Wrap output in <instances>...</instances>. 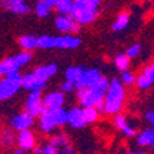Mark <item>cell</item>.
Returning a JSON list of instances; mask_svg holds the SVG:
<instances>
[{"label":"cell","instance_id":"obj_26","mask_svg":"<svg viewBox=\"0 0 154 154\" xmlns=\"http://www.w3.org/2000/svg\"><path fill=\"white\" fill-rule=\"evenodd\" d=\"M83 69H85V67H82V65L69 67V68L65 71V78H67V81H69V82H72L75 85V83L78 82V79H79V76H81Z\"/></svg>","mask_w":154,"mask_h":154},{"label":"cell","instance_id":"obj_33","mask_svg":"<svg viewBox=\"0 0 154 154\" xmlns=\"http://www.w3.org/2000/svg\"><path fill=\"white\" fill-rule=\"evenodd\" d=\"M89 4H90V0H74V2H72L71 13L76 17V15H78L79 13H82Z\"/></svg>","mask_w":154,"mask_h":154},{"label":"cell","instance_id":"obj_36","mask_svg":"<svg viewBox=\"0 0 154 154\" xmlns=\"http://www.w3.org/2000/svg\"><path fill=\"white\" fill-rule=\"evenodd\" d=\"M140 51H142V45H139V43H135V45H132L131 47H128V50H126V56H128L129 58H136L137 56L140 54Z\"/></svg>","mask_w":154,"mask_h":154},{"label":"cell","instance_id":"obj_37","mask_svg":"<svg viewBox=\"0 0 154 154\" xmlns=\"http://www.w3.org/2000/svg\"><path fill=\"white\" fill-rule=\"evenodd\" d=\"M61 92H64V93H71L72 90L75 89V85L72 82H69V81H65V82L61 83Z\"/></svg>","mask_w":154,"mask_h":154},{"label":"cell","instance_id":"obj_27","mask_svg":"<svg viewBox=\"0 0 154 154\" xmlns=\"http://www.w3.org/2000/svg\"><path fill=\"white\" fill-rule=\"evenodd\" d=\"M36 45L40 49H54L56 47V36H50V35L39 36L38 40H36Z\"/></svg>","mask_w":154,"mask_h":154},{"label":"cell","instance_id":"obj_31","mask_svg":"<svg viewBox=\"0 0 154 154\" xmlns=\"http://www.w3.org/2000/svg\"><path fill=\"white\" fill-rule=\"evenodd\" d=\"M72 2L74 0H56L54 7L57 8V11L60 14H68L69 11H71Z\"/></svg>","mask_w":154,"mask_h":154},{"label":"cell","instance_id":"obj_2","mask_svg":"<svg viewBox=\"0 0 154 154\" xmlns=\"http://www.w3.org/2000/svg\"><path fill=\"white\" fill-rule=\"evenodd\" d=\"M125 104V88L119 79H112L108 83L107 92L103 99V112L107 115H115L122 111Z\"/></svg>","mask_w":154,"mask_h":154},{"label":"cell","instance_id":"obj_32","mask_svg":"<svg viewBox=\"0 0 154 154\" xmlns=\"http://www.w3.org/2000/svg\"><path fill=\"white\" fill-rule=\"evenodd\" d=\"M14 58H15V61H17L18 67L21 68V67L26 65V64L29 63V61L32 60V54H31V51H28V50H22L21 53L15 54Z\"/></svg>","mask_w":154,"mask_h":154},{"label":"cell","instance_id":"obj_1","mask_svg":"<svg viewBox=\"0 0 154 154\" xmlns=\"http://www.w3.org/2000/svg\"><path fill=\"white\" fill-rule=\"evenodd\" d=\"M108 83H110V81L100 74L99 78L93 83H90L88 88L78 89V100L81 103V106L82 107H88V106L99 107V106H101L104 94L107 92Z\"/></svg>","mask_w":154,"mask_h":154},{"label":"cell","instance_id":"obj_22","mask_svg":"<svg viewBox=\"0 0 154 154\" xmlns=\"http://www.w3.org/2000/svg\"><path fill=\"white\" fill-rule=\"evenodd\" d=\"M82 111H83V117H85L86 124H93V122H96L97 119H99V117H100V111H99V108L94 107V106L83 107Z\"/></svg>","mask_w":154,"mask_h":154},{"label":"cell","instance_id":"obj_34","mask_svg":"<svg viewBox=\"0 0 154 154\" xmlns=\"http://www.w3.org/2000/svg\"><path fill=\"white\" fill-rule=\"evenodd\" d=\"M33 151H35V153H40V154H57L58 153L57 147L54 146L51 142H50V143L43 144V146H40V147H36L35 146Z\"/></svg>","mask_w":154,"mask_h":154},{"label":"cell","instance_id":"obj_11","mask_svg":"<svg viewBox=\"0 0 154 154\" xmlns=\"http://www.w3.org/2000/svg\"><path fill=\"white\" fill-rule=\"evenodd\" d=\"M0 3L6 10L13 11V13H15L18 15L28 14L31 11V7L25 3V0H2Z\"/></svg>","mask_w":154,"mask_h":154},{"label":"cell","instance_id":"obj_16","mask_svg":"<svg viewBox=\"0 0 154 154\" xmlns=\"http://www.w3.org/2000/svg\"><path fill=\"white\" fill-rule=\"evenodd\" d=\"M57 71H58V68H57V65L56 64H46V65H40V67H38V68L33 71V74H35L39 79L46 81L47 82L51 76L56 75V72Z\"/></svg>","mask_w":154,"mask_h":154},{"label":"cell","instance_id":"obj_8","mask_svg":"<svg viewBox=\"0 0 154 154\" xmlns=\"http://www.w3.org/2000/svg\"><path fill=\"white\" fill-rule=\"evenodd\" d=\"M15 140H17V143H18V147L25 151L33 150L36 146V137L29 129L20 131V133H18V136Z\"/></svg>","mask_w":154,"mask_h":154},{"label":"cell","instance_id":"obj_7","mask_svg":"<svg viewBox=\"0 0 154 154\" xmlns=\"http://www.w3.org/2000/svg\"><path fill=\"white\" fill-rule=\"evenodd\" d=\"M135 82L139 89H149L154 85V63H151L140 72L139 76L135 79Z\"/></svg>","mask_w":154,"mask_h":154},{"label":"cell","instance_id":"obj_18","mask_svg":"<svg viewBox=\"0 0 154 154\" xmlns=\"http://www.w3.org/2000/svg\"><path fill=\"white\" fill-rule=\"evenodd\" d=\"M51 143L54 144V146L57 147L58 153H65V154H71L72 149H71V142H69V139L65 135H57L56 137H53L51 139Z\"/></svg>","mask_w":154,"mask_h":154},{"label":"cell","instance_id":"obj_25","mask_svg":"<svg viewBox=\"0 0 154 154\" xmlns=\"http://www.w3.org/2000/svg\"><path fill=\"white\" fill-rule=\"evenodd\" d=\"M36 40H38V38H35V36H32V35H24L18 39V43H20V46H21L24 50L31 51V50H33L35 47H38Z\"/></svg>","mask_w":154,"mask_h":154},{"label":"cell","instance_id":"obj_38","mask_svg":"<svg viewBox=\"0 0 154 154\" xmlns=\"http://www.w3.org/2000/svg\"><path fill=\"white\" fill-rule=\"evenodd\" d=\"M146 119L154 126V111H147L146 112Z\"/></svg>","mask_w":154,"mask_h":154},{"label":"cell","instance_id":"obj_15","mask_svg":"<svg viewBox=\"0 0 154 154\" xmlns=\"http://www.w3.org/2000/svg\"><path fill=\"white\" fill-rule=\"evenodd\" d=\"M114 125L117 126V129H119V131H121L124 136H126V137L136 136V129L133 128V126L128 122V119H126L124 115L119 114V112H118V114H115Z\"/></svg>","mask_w":154,"mask_h":154},{"label":"cell","instance_id":"obj_35","mask_svg":"<svg viewBox=\"0 0 154 154\" xmlns=\"http://www.w3.org/2000/svg\"><path fill=\"white\" fill-rule=\"evenodd\" d=\"M135 75H133L131 71H128V69H125V71H121V78H119V81H121V83L124 86H131L135 83Z\"/></svg>","mask_w":154,"mask_h":154},{"label":"cell","instance_id":"obj_40","mask_svg":"<svg viewBox=\"0 0 154 154\" xmlns=\"http://www.w3.org/2000/svg\"><path fill=\"white\" fill-rule=\"evenodd\" d=\"M15 154H24L25 153V150H22V149H17V150H14Z\"/></svg>","mask_w":154,"mask_h":154},{"label":"cell","instance_id":"obj_20","mask_svg":"<svg viewBox=\"0 0 154 154\" xmlns=\"http://www.w3.org/2000/svg\"><path fill=\"white\" fill-rule=\"evenodd\" d=\"M75 20H71L67 14H61L60 17L56 18V28L57 31L63 33H71V28H72V22Z\"/></svg>","mask_w":154,"mask_h":154},{"label":"cell","instance_id":"obj_12","mask_svg":"<svg viewBox=\"0 0 154 154\" xmlns=\"http://www.w3.org/2000/svg\"><path fill=\"white\" fill-rule=\"evenodd\" d=\"M46 86V81H42L33 74V72H28L21 78V88L26 90H35V89H40Z\"/></svg>","mask_w":154,"mask_h":154},{"label":"cell","instance_id":"obj_24","mask_svg":"<svg viewBox=\"0 0 154 154\" xmlns=\"http://www.w3.org/2000/svg\"><path fill=\"white\" fill-rule=\"evenodd\" d=\"M51 114H53L56 126H64L67 124V110L63 107L51 108Z\"/></svg>","mask_w":154,"mask_h":154},{"label":"cell","instance_id":"obj_19","mask_svg":"<svg viewBox=\"0 0 154 154\" xmlns=\"http://www.w3.org/2000/svg\"><path fill=\"white\" fill-rule=\"evenodd\" d=\"M18 69H20V67H18L14 57H7L0 61V76H6L7 74L13 71H18Z\"/></svg>","mask_w":154,"mask_h":154},{"label":"cell","instance_id":"obj_29","mask_svg":"<svg viewBox=\"0 0 154 154\" xmlns=\"http://www.w3.org/2000/svg\"><path fill=\"white\" fill-rule=\"evenodd\" d=\"M35 13H36V15H38L39 18H46V17L50 15L51 7L49 6V4H46L45 2L40 0L39 3H36V6H35Z\"/></svg>","mask_w":154,"mask_h":154},{"label":"cell","instance_id":"obj_17","mask_svg":"<svg viewBox=\"0 0 154 154\" xmlns=\"http://www.w3.org/2000/svg\"><path fill=\"white\" fill-rule=\"evenodd\" d=\"M39 125H40V129L45 133H51L54 129L57 128L56 122H54V118H53V114H51V110H47L46 112L40 114Z\"/></svg>","mask_w":154,"mask_h":154},{"label":"cell","instance_id":"obj_10","mask_svg":"<svg viewBox=\"0 0 154 154\" xmlns=\"http://www.w3.org/2000/svg\"><path fill=\"white\" fill-rule=\"evenodd\" d=\"M67 124L72 128H83L86 125L85 117H83V111L81 107H72L71 110L67 111Z\"/></svg>","mask_w":154,"mask_h":154},{"label":"cell","instance_id":"obj_41","mask_svg":"<svg viewBox=\"0 0 154 154\" xmlns=\"http://www.w3.org/2000/svg\"><path fill=\"white\" fill-rule=\"evenodd\" d=\"M150 147L154 150V126H153V142H151V144H150Z\"/></svg>","mask_w":154,"mask_h":154},{"label":"cell","instance_id":"obj_9","mask_svg":"<svg viewBox=\"0 0 154 154\" xmlns=\"http://www.w3.org/2000/svg\"><path fill=\"white\" fill-rule=\"evenodd\" d=\"M100 75V71L96 68H85L79 76L78 82L75 83V89H83V88H88L90 83H93Z\"/></svg>","mask_w":154,"mask_h":154},{"label":"cell","instance_id":"obj_4","mask_svg":"<svg viewBox=\"0 0 154 154\" xmlns=\"http://www.w3.org/2000/svg\"><path fill=\"white\" fill-rule=\"evenodd\" d=\"M99 7H100V0H90L89 6L75 17V21H78L81 25L92 24L99 15Z\"/></svg>","mask_w":154,"mask_h":154},{"label":"cell","instance_id":"obj_6","mask_svg":"<svg viewBox=\"0 0 154 154\" xmlns=\"http://www.w3.org/2000/svg\"><path fill=\"white\" fill-rule=\"evenodd\" d=\"M33 125V117L28 114V112H20V114L14 115L10 119V128L14 131H24V129H29Z\"/></svg>","mask_w":154,"mask_h":154},{"label":"cell","instance_id":"obj_3","mask_svg":"<svg viewBox=\"0 0 154 154\" xmlns=\"http://www.w3.org/2000/svg\"><path fill=\"white\" fill-rule=\"evenodd\" d=\"M21 78L22 75L18 71H13L0 79V101H6L17 94L21 88Z\"/></svg>","mask_w":154,"mask_h":154},{"label":"cell","instance_id":"obj_23","mask_svg":"<svg viewBox=\"0 0 154 154\" xmlns=\"http://www.w3.org/2000/svg\"><path fill=\"white\" fill-rule=\"evenodd\" d=\"M151 142H153V128L144 129L143 132H140L136 137V143L140 147H150Z\"/></svg>","mask_w":154,"mask_h":154},{"label":"cell","instance_id":"obj_14","mask_svg":"<svg viewBox=\"0 0 154 154\" xmlns=\"http://www.w3.org/2000/svg\"><path fill=\"white\" fill-rule=\"evenodd\" d=\"M82 40L74 35L67 36H56V47L64 49V50H74L76 47L81 46Z\"/></svg>","mask_w":154,"mask_h":154},{"label":"cell","instance_id":"obj_39","mask_svg":"<svg viewBox=\"0 0 154 154\" xmlns=\"http://www.w3.org/2000/svg\"><path fill=\"white\" fill-rule=\"evenodd\" d=\"M42 2H45L46 4H49L51 8L54 7V4H56V0H42Z\"/></svg>","mask_w":154,"mask_h":154},{"label":"cell","instance_id":"obj_28","mask_svg":"<svg viewBox=\"0 0 154 154\" xmlns=\"http://www.w3.org/2000/svg\"><path fill=\"white\" fill-rule=\"evenodd\" d=\"M14 142H15V136H14V133H13L11 129H4V131H2V135H0V143H2V146H3L4 149L11 147L13 144H14Z\"/></svg>","mask_w":154,"mask_h":154},{"label":"cell","instance_id":"obj_21","mask_svg":"<svg viewBox=\"0 0 154 154\" xmlns=\"http://www.w3.org/2000/svg\"><path fill=\"white\" fill-rule=\"evenodd\" d=\"M128 25H129V13L122 11V13L118 14V17L115 18V21L111 28L114 32H119V31H124Z\"/></svg>","mask_w":154,"mask_h":154},{"label":"cell","instance_id":"obj_30","mask_svg":"<svg viewBox=\"0 0 154 154\" xmlns=\"http://www.w3.org/2000/svg\"><path fill=\"white\" fill-rule=\"evenodd\" d=\"M114 64H115V67H117L119 71H125V69L129 68L131 58H129L126 54H118V56L114 58Z\"/></svg>","mask_w":154,"mask_h":154},{"label":"cell","instance_id":"obj_5","mask_svg":"<svg viewBox=\"0 0 154 154\" xmlns=\"http://www.w3.org/2000/svg\"><path fill=\"white\" fill-rule=\"evenodd\" d=\"M40 106H42V92L40 89L31 90L29 96L26 97L25 103V112H28L31 117H39L40 114Z\"/></svg>","mask_w":154,"mask_h":154},{"label":"cell","instance_id":"obj_13","mask_svg":"<svg viewBox=\"0 0 154 154\" xmlns=\"http://www.w3.org/2000/svg\"><path fill=\"white\" fill-rule=\"evenodd\" d=\"M42 103L49 110L63 107L65 103V94H64V92H51V93H47L45 97H42Z\"/></svg>","mask_w":154,"mask_h":154}]
</instances>
